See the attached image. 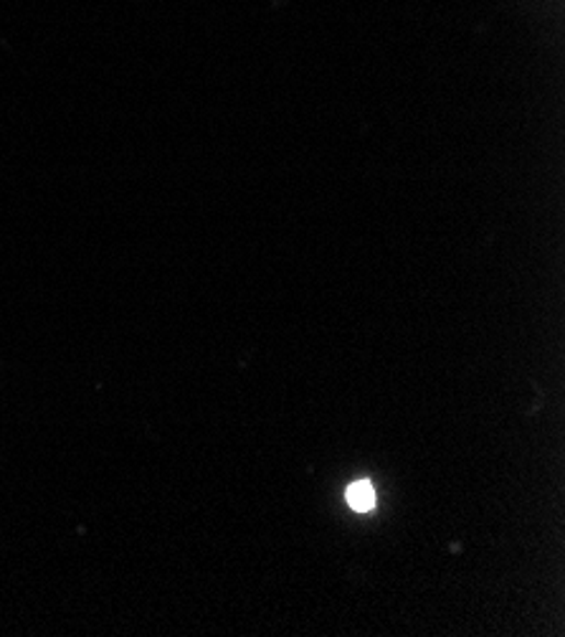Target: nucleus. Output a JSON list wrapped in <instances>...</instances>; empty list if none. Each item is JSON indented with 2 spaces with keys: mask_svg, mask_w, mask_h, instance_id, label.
Masks as SVG:
<instances>
[{
  "mask_svg": "<svg viewBox=\"0 0 565 637\" xmlns=\"http://www.w3.org/2000/svg\"><path fill=\"white\" fill-rule=\"evenodd\" d=\"M348 503L353 505L355 511H371L375 505V490L368 480H360L348 488Z\"/></svg>",
  "mask_w": 565,
  "mask_h": 637,
  "instance_id": "f257e3e1",
  "label": "nucleus"
}]
</instances>
